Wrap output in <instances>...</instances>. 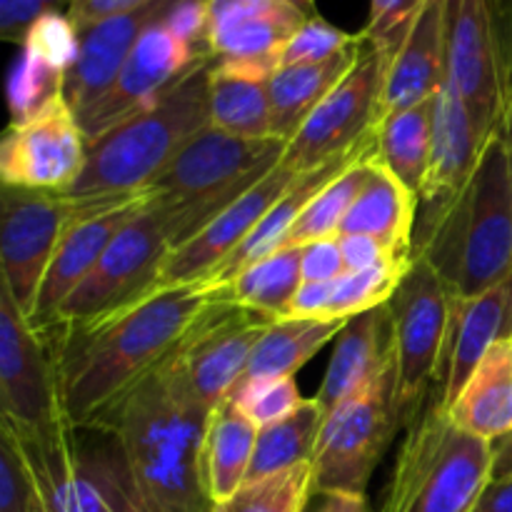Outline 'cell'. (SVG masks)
<instances>
[{
    "label": "cell",
    "instance_id": "1",
    "mask_svg": "<svg viewBox=\"0 0 512 512\" xmlns=\"http://www.w3.org/2000/svg\"><path fill=\"white\" fill-rule=\"evenodd\" d=\"M220 300L208 283L155 288L135 303L80 325L43 330L68 425H88L138 380L153 373Z\"/></svg>",
    "mask_w": 512,
    "mask_h": 512
},
{
    "label": "cell",
    "instance_id": "2",
    "mask_svg": "<svg viewBox=\"0 0 512 512\" xmlns=\"http://www.w3.org/2000/svg\"><path fill=\"white\" fill-rule=\"evenodd\" d=\"M210 413L168 363L125 390L93 423L115 435L148 512H208L203 438Z\"/></svg>",
    "mask_w": 512,
    "mask_h": 512
},
{
    "label": "cell",
    "instance_id": "3",
    "mask_svg": "<svg viewBox=\"0 0 512 512\" xmlns=\"http://www.w3.org/2000/svg\"><path fill=\"white\" fill-rule=\"evenodd\" d=\"M420 255L453 298H475L512 278V135L498 128L465 188L425 223Z\"/></svg>",
    "mask_w": 512,
    "mask_h": 512
},
{
    "label": "cell",
    "instance_id": "4",
    "mask_svg": "<svg viewBox=\"0 0 512 512\" xmlns=\"http://www.w3.org/2000/svg\"><path fill=\"white\" fill-rule=\"evenodd\" d=\"M210 68L213 55H205L153 103L90 140L83 173L65 195L108 198L148 190L183 145L210 125Z\"/></svg>",
    "mask_w": 512,
    "mask_h": 512
},
{
    "label": "cell",
    "instance_id": "5",
    "mask_svg": "<svg viewBox=\"0 0 512 512\" xmlns=\"http://www.w3.org/2000/svg\"><path fill=\"white\" fill-rule=\"evenodd\" d=\"M285 148V140L238 138L213 125L190 138L148 188L173 250L263 180L283 160Z\"/></svg>",
    "mask_w": 512,
    "mask_h": 512
},
{
    "label": "cell",
    "instance_id": "6",
    "mask_svg": "<svg viewBox=\"0 0 512 512\" xmlns=\"http://www.w3.org/2000/svg\"><path fill=\"white\" fill-rule=\"evenodd\" d=\"M493 480V443L430 400L410 423L380 512H470Z\"/></svg>",
    "mask_w": 512,
    "mask_h": 512
},
{
    "label": "cell",
    "instance_id": "7",
    "mask_svg": "<svg viewBox=\"0 0 512 512\" xmlns=\"http://www.w3.org/2000/svg\"><path fill=\"white\" fill-rule=\"evenodd\" d=\"M400 423L403 415L393 343L383 368L325 418L313 455L315 495H365Z\"/></svg>",
    "mask_w": 512,
    "mask_h": 512
},
{
    "label": "cell",
    "instance_id": "8",
    "mask_svg": "<svg viewBox=\"0 0 512 512\" xmlns=\"http://www.w3.org/2000/svg\"><path fill=\"white\" fill-rule=\"evenodd\" d=\"M115 198H123V195L70 198L65 193L5 188L3 185V218H0L3 288L8 290L25 318L30 320L33 315L40 285H43L50 260H53L65 230L75 220Z\"/></svg>",
    "mask_w": 512,
    "mask_h": 512
},
{
    "label": "cell",
    "instance_id": "9",
    "mask_svg": "<svg viewBox=\"0 0 512 512\" xmlns=\"http://www.w3.org/2000/svg\"><path fill=\"white\" fill-rule=\"evenodd\" d=\"M388 308L398 358L400 415L413 423L423 413L425 398L438 380L453 295L430 260L413 253V263L405 270Z\"/></svg>",
    "mask_w": 512,
    "mask_h": 512
},
{
    "label": "cell",
    "instance_id": "10",
    "mask_svg": "<svg viewBox=\"0 0 512 512\" xmlns=\"http://www.w3.org/2000/svg\"><path fill=\"white\" fill-rule=\"evenodd\" d=\"M170 253L173 243L163 215L158 205L148 200L145 208L120 230L88 278L70 293L48 328L90 323L140 300L158 288Z\"/></svg>",
    "mask_w": 512,
    "mask_h": 512
},
{
    "label": "cell",
    "instance_id": "11",
    "mask_svg": "<svg viewBox=\"0 0 512 512\" xmlns=\"http://www.w3.org/2000/svg\"><path fill=\"white\" fill-rule=\"evenodd\" d=\"M273 318L218 300L165 358L183 388L213 413L243 378L255 345Z\"/></svg>",
    "mask_w": 512,
    "mask_h": 512
},
{
    "label": "cell",
    "instance_id": "12",
    "mask_svg": "<svg viewBox=\"0 0 512 512\" xmlns=\"http://www.w3.org/2000/svg\"><path fill=\"white\" fill-rule=\"evenodd\" d=\"M445 80L468 105L483 138L505 128L508 85L495 0H448Z\"/></svg>",
    "mask_w": 512,
    "mask_h": 512
},
{
    "label": "cell",
    "instance_id": "13",
    "mask_svg": "<svg viewBox=\"0 0 512 512\" xmlns=\"http://www.w3.org/2000/svg\"><path fill=\"white\" fill-rule=\"evenodd\" d=\"M85 158L88 138L60 93L30 118L8 125L0 143V180L5 188L65 193L83 173Z\"/></svg>",
    "mask_w": 512,
    "mask_h": 512
},
{
    "label": "cell",
    "instance_id": "14",
    "mask_svg": "<svg viewBox=\"0 0 512 512\" xmlns=\"http://www.w3.org/2000/svg\"><path fill=\"white\" fill-rule=\"evenodd\" d=\"M385 68L388 63L383 55L370 43L365 45L358 65L300 125L285 148V163L300 175L313 173L338 155L355 150L368 135H373Z\"/></svg>",
    "mask_w": 512,
    "mask_h": 512
},
{
    "label": "cell",
    "instance_id": "15",
    "mask_svg": "<svg viewBox=\"0 0 512 512\" xmlns=\"http://www.w3.org/2000/svg\"><path fill=\"white\" fill-rule=\"evenodd\" d=\"M0 403L3 420L25 433H50L63 423L48 345L5 288L0 290Z\"/></svg>",
    "mask_w": 512,
    "mask_h": 512
},
{
    "label": "cell",
    "instance_id": "16",
    "mask_svg": "<svg viewBox=\"0 0 512 512\" xmlns=\"http://www.w3.org/2000/svg\"><path fill=\"white\" fill-rule=\"evenodd\" d=\"M205 55L195 53L188 43L178 38L165 25V15L155 20L138 38L128 60L120 68L115 83L105 90L103 98L78 115L85 138L95 140L110 128L153 103L165 88L188 73Z\"/></svg>",
    "mask_w": 512,
    "mask_h": 512
},
{
    "label": "cell",
    "instance_id": "17",
    "mask_svg": "<svg viewBox=\"0 0 512 512\" xmlns=\"http://www.w3.org/2000/svg\"><path fill=\"white\" fill-rule=\"evenodd\" d=\"M298 178V170L280 160L263 180L245 190L218 218L210 220L195 238H190L188 243L175 248L165 258L158 288H175V285L200 283V280L208 278L220 263H225L253 235V230L270 213V208L288 193V188Z\"/></svg>",
    "mask_w": 512,
    "mask_h": 512
},
{
    "label": "cell",
    "instance_id": "18",
    "mask_svg": "<svg viewBox=\"0 0 512 512\" xmlns=\"http://www.w3.org/2000/svg\"><path fill=\"white\" fill-rule=\"evenodd\" d=\"M150 200L148 190L135 195H123L110 203L100 205L93 213L83 215L65 230L58 250H55L50 268L40 285L38 303H35L30 325L35 330H45L55 320L58 310L70 298L75 288L90 275V270L98 265L105 250L110 248L120 230L145 208Z\"/></svg>",
    "mask_w": 512,
    "mask_h": 512
},
{
    "label": "cell",
    "instance_id": "19",
    "mask_svg": "<svg viewBox=\"0 0 512 512\" xmlns=\"http://www.w3.org/2000/svg\"><path fill=\"white\" fill-rule=\"evenodd\" d=\"M305 15L285 0H208V50L215 60L273 75Z\"/></svg>",
    "mask_w": 512,
    "mask_h": 512
},
{
    "label": "cell",
    "instance_id": "20",
    "mask_svg": "<svg viewBox=\"0 0 512 512\" xmlns=\"http://www.w3.org/2000/svg\"><path fill=\"white\" fill-rule=\"evenodd\" d=\"M512 335V278L475 298H453L433 400L448 410L493 343Z\"/></svg>",
    "mask_w": 512,
    "mask_h": 512
},
{
    "label": "cell",
    "instance_id": "21",
    "mask_svg": "<svg viewBox=\"0 0 512 512\" xmlns=\"http://www.w3.org/2000/svg\"><path fill=\"white\" fill-rule=\"evenodd\" d=\"M173 3L175 0H155L133 13L115 15V18L80 30L78 60L68 70L63 85V95L75 115L85 113L103 98L105 90L118 78L120 68L125 65L140 35L155 20L163 18Z\"/></svg>",
    "mask_w": 512,
    "mask_h": 512
},
{
    "label": "cell",
    "instance_id": "22",
    "mask_svg": "<svg viewBox=\"0 0 512 512\" xmlns=\"http://www.w3.org/2000/svg\"><path fill=\"white\" fill-rule=\"evenodd\" d=\"M485 140L488 138H483L478 130L468 105L445 80L443 88L433 95L430 163L423 190H420V205L428 210L430 218L465 188L478 165Z\"/></svg>",
    "mask_w": 512,
    "mask_h": 512
},
{
    "label": "cell",
    "instance_id": "23",
    "mask_svg": "<svg viewBox=\"0 0 512 512\" xmlns=\"http://www.w3.org/2000/svg\"><path fill=\"white\" fill-rule=\"evenodd\" d=\"M445 48H448V0H425L403 45L385 68L378 123L398 110L425 103L443 88Z\"/></svg>",
    "mask_w": 512,
    "mask_h": 512
},
{
    "label": "cell",
    "instance_id": "24",
    "mask_svg": "<svg viewBox=\"0 0 512 512\" xmlns=\"http://www.w3.org/2000/svg\"><path fill=\"white\" fill-rule=\"evenodd\" d=\"M390 350H393V318L388 305L350 318L335 338L328 373L315 395L325 413L335 410L355 390L363 388L383 368Z\"/></svg>",
    "mask_w": 512,
    "mask_h": 512
},
{
    "label": "cell",
    "instance_id": "25",
    "mask_svg": "<svg viewBox=\"0 0 512 512\" xmlns=\"http://www.w3.org/2000/svg\"><path fill=\"white\" fill-rule=\"evenodd\" d=\"M418 198L373 158L365 188L340 225L338 235H370L393 250L395 258H413V228Z\"/></svg>",
    "mask_w": 512,
    "mask_h": 512
},
{
    "label": "cell",
    "instance_id": "26",
    "mask_svg": "<svg viewBox=\"0 0 512 512\" xmlns=\"http://www.w3.org/2000/svg\"><path fill=\"white\" fill-rule=\"evenodd\" d=\"M448 415L455 425L488 443L512 435V335L493 343L448 405Z\"/></svg>",
    "mask_w": 512,
    "mask_h": 512
},
{
    "label": "cell",
    "instance_id": "27",
    "mask_svg": "<svg viewBox=\"0 0 512 512\" xmlns=\"http://www.w3.org/2000/svg\"><path fill=\"white\" fill-rule=\"evenodd\" d=\"M365 35V33H363ZM368 38L350 45L343 53L323 63L283 65L270 78V110H273V135L278 140L295 138L300 125L310 118L315 108L343 83L345 75L358 65Z\"/></svg>",
    "mask_w": 512,
    "mask_h": 512
},
{
    "label": "cell",
    "instance_id": "28",
    "mask_svg": "<svg viewBox=\"0 0 512 512\" xmlns=\"http://www.w3.org/2000/svg\"><path fill=\"white\" fill-rule=\"evenodd\" d=\"M258 430L230 398L210 413L203 438V475L213 505L225 503L248 480Z\"/></svg>",
    "mask_w": 512,
    "mask_h": 512
},
{
    "label": "cell",
    "instance_id": "29",
    "mask_svg": "<svg viewBox=\"0 0 512 512\" xmlns=\"http://www.w3.org/2000/svg\"><path fill=\"white\" fill-rule=\"evenodd\" d=\"M268 83V75L213 58L210 125L238 138H275Z\"/></svg>",
    "mask_w": 512,
    "mask_h": 512
},
{
    "label": "cell",
    "instance_id": "30",
    "mask_svg": "<svg viewBox=\"0 0 512 512\" xmlns=\"http://www.w3.org/2000/svg\"><path fill=\"white\" fill-rule=\"evenodd\" d=\"M348 320L335 318H278L255 345L243 378H295L300 368L335 340Z\"/></svg>",
    "mask_w": 512,
    "mask_h": 512
},
{
    "label": "cell",
    "instance_id": "31",
    "mask_svg": "<svg viewBox=\"0 0 512 512\" xmlns=\"http://www.w3.org/2000/svg\"><path fill=\"white\" fill-rule=\"evenodd\" d=\"M433 98L398 110L375 125V160L418 198L430 163Z\"/></svg>",
    "mask_w": 512,
    "mask_h": 512
},
{
    "label": "cell",
    "instance_id": "32",
    "mask_svg": "<svg viewBox=\"0 0 512 512\" xmlns=\"http://www.w3.org/2000/svg\"><path fill=\"white\" fill-rule=\"evenodd\" d=\"M300 263H303V248H280L278 253L248 265L230 283L213 285V288L220 290L223 303L255 310L273 320L285 318L290 300L303 285Z\"/></svg>",
    "mask_w": 512,
    "mask_h": 512
},
{
    "label": "cell",
    "instance_id": "33",
    "mask_svg": "<svg viewBox=\"0 0 512 512\" xmlns=\"http://www.w3.org/2000/svg\"><path fill=\"white\" fill-rule=\"evenodd\" d=\"M325 418L328 413L318 398H303L288 418L260 428L248 480L265 478L313 460Z\"/></svg>",
    "mask_w": 512,
    "mask_h": 512
},
{
    "label": "cell",
    "instance_id": "34",
    "mask_svg": "<svg viewBox=\"0 0 512 512\" xmlns=\"http://www.w3.org/2000/svg\"><path fill=\"white\" fill-rule=\"evenodd\" d=\"M373 158L375 153L358 158L310 200L308 208L295 220L293 230L285 240V248H303V245L318 243V240L338 238L340 225L348 218L360 190L368 183Z\"/></svg>",
    "mask_w": 512,
    "mask_h": 512
},
{
    "label": "cell",
    "instance_id": "35",
    "mask_svg": "<svg viewBox=\"0 0 512 512\" xmlns=\"http://www.w3.org/2000/svg\"><path fill=\"white\" fill-rule=\"evenodd\" d=\"M315 495L313 460L258 480H245L215 512H303Z\"/></svg>",
    "mask_w": 512,
    "mask_h": 512
},
{
    "label": "cell",
    "instance_id": "36",
    "mask_svg": "<svg viewBox=\"0 0 512 512\" xmlns=\"http://www.w3.org/2000/svg\"><path fill=\"white\" fill-rule=\"evenodd\" d=\"M410 263L413 258L368 270H345L340 278L330 283V318L350 320L355 315L388 305Z\"/></svg>",
    "mask_w": 512,
    "mask_h": 512
},
{
    "label": "cell",
    "instance_id": "37",
    "mask_svg": "<svg viewBox=\"0 0 512 512\" xmlns=\"http://www.w3.org/2000/svg\"><path fill=\"white\" fill-rule=\"evenodd\" d=\"M20 50L40 60L45 68L68 75V70L78 60L80 30L75 28L68 13L50 10V13H43L30 25L23 43H20Z\"/></svg>",
    "mask_w": 512,
    "mask_h": 512
},
{
    "label": "cell",
    "instance_id": "38",
    "mask_svg": "<svg viewBox=\"0 0 512 512\" xmlns=\"http://www.w3.org/2000/svg\"><path fill=\"white\" fill-rule=\"evenodd\" d=\"M228 398L258 428H265V425H273L278 420L288 418L303 403V395H300L295 378L238 380V385H235Z\"/></svg>",
    "mask_w": 512,
    "mask_h": 512
},
{
    "label": "cell",
    "instance_id": "39",
    "mask_svg": "<svg viewBox=\"0 0 512 512\" xmlns=\"http://www.w3.org/2000/svg\"><path fill=\"white\" fill-rule=\"evenodd\" d=\"M65 75L55 73V70L45 68L40 60L20 50L18 60H15L13 70L8 78V108H10V123L30 118L35 110L43 108L48 100L63 93Z\"/></svg>",
    "mask_w": 512,
    "mask_h": 512
},
{
    "label": "cell",
    "instance_id": "40",
    "mask_svg": "<svg viewBox=\"0 0 512 512\" xmlns=\"http://www.w3.org/2000/svg\"><path fill=\"white\" fill-rule=\"evenodd\" d=\"M40 498L33 470L15 440L13 428L3 420L0 433V512H38Z\"/></svg>",
    "mask_w": 512,
    "mask_h": 512
},
{
    "label": "cell",
    "instance_id": "41",
    "mask_svg": "<svg viewBox=\"0 0 512 512\" xmlns=\"http://www.w3.org/2000/svg\"><path fill=\"white\" fill-rule=\"evenodd\" d=\"M363 38V30L360 33H345V30L335 28L333 23H328L320 15H313V18H305V23L285 43L283 55H280V68L283 65L323 63V60H330L333 55L348 50L350 45L360 43Z\"/></svg>",
    "mask_w": 512,
    "mask_h": 512
},
{
    "label": "cell",
    "instance_id": "42",
    "mask_svg": "<svg viewBox=\"0 0 512 512\" xmlns=\"http://www.w3.org/2000/svg\"><path fill=\"white\" fill-rule=\"evenodd\" d=\"M423 5L425 0H370V18L363 33L385 63L398 53Z\"/></svg>",
    "mask_w": 512,
    "mask_h": 512
},
{
    "label": "cell",
    "instance_id": "43",
    "mask_svg": "<svg viewBox=\"0 0 512 512\" xmlns=\"http://www.w3.org/2000/svg\"><path fill=\"white\" fill-rule=\"evenodd\" d=\"M70 0H0V35L8 43H23L30 25L50 10H60V5Z\"/></svg>",
    "mask_w": 512,
    "mask_h": 512
},
{
    "label": "cell",
    "instance_id": "44",
    "mask_svg": "<svg viewBox=\"0 0 512 512\" xmlns=\"http://www.w3.org/2000/svg\"><path fill=\"white\" fill-rule=\"evenodd\" d=\"M343 273L345 260L338 238H325L318 243L303 245V263H300L303 283H330Z\"/></svg>",
    "mask_w": 512,
    "mask_h": 512
},
{
    "label": "cell",
    "instance_id": "45",
    "mask_svg": "<svg viewBox=\"0 0 512 512\" xmlns=\"http://www.w3.org/2000/svg\"><path fill=\"white\" fill-rule=\"evenodd\" d=\"M340 250H343L345 270H368L378 268V265L395 263L393 250L380 240L370 238V235H338Z\"/></svg>",
    "mask_w": 512,
    "mask_h": 512
},
{
    "label": "cell",
    "instance_id": "46",
    "mask_svg": "<svg viewBox=\"0 0 512 512\" xmlns=\"http://www.w3.org/2000/svg\"><path fill=\"white\" fill-rule=\"evenodd\" d=\"M155 3V0H70L68 3V18L78 30L90 28L95 23L115 18V15L133 13V10L145 8V5Z\"/></svg>",
    "mask_w": 512,
    "mask_h": 512
},
{
    "label": "cell",
    "instance_id": "47",
    "mask_svg": "<svg viewBox=\"0 0 512 512\" xmlns=\"http://www.w3.org/2000/svg\"><path fill=\"white\" fill-rule=\"evenodd\" d=\"M330 283L300 285L285 310V318H330Z\"/></svg>",
    "mask_w": 512,
    "mask_h": 512
},
{
    "label": "cell",
    "instance_id": "48",
    "mask_svg": "<svg viewBox=\"0 0 512 512\" xmlns=\"http://www.w3.org/2000/svg\"><path fill=\"white\" fill-rule=\"evenodd\" d=\"M470 512H512V478L490 480Z\"/></svg>",
    "mask_w": 512,
    "mask_h": 512
},
{
    "label": "cell",
    "instance_id": "49",
    "mask_svg": "<svg viewBox=\"0 0 512 512\" xmlns=\"http://www.w3.org/2000/svg\"><path fill=\"white\" fill-rule=\"evenodd\" d=\"M320 505L315 512H370L365 495H345V493H330L320 495Z\"/></svg>",
    "mask_w": 512,
    "mask_h": 512
},
{
    "label": "cell",
    "instance_id": "50",
    "mask_svg": "<svg viewBox=\"0 0 512 512\" xmlns=\"http://www.w3.org/2000/svg\"><path fill=\"white\" fill-rule=\"evenodd\" d=\"M512 478V435L493 443V480Z\"/></svg>",
    "mask_w": 512,
    "mask_h": 512
},
{
    "label": "cell",
    "instance_id": "51",
    "mask_svg": "<svg viewBox=\"0 0 512 512\" xmlns=\"http://www.w3.org/2000/svg\"><path fill=\"white\" fill-rule=\"evenodd\" d=\"M285 3L293 5L295 10H300L305 18H313V15H318V10H315V0H285Z\"/></svg>",
    "mask_w": 512,
    "mask_h": 512
},
{
    "label": "cell",
    "instance_id": "52",
    "mask_svg": "<svg viewBox=\"0 0 512 512\" xmlns=\"http://www.w3.org/2000/svg\"><path fill=\"white\" fill-rule=\"evenodd\" d=\"M208 512H215V505H213V508H210V510H208Z\"/></svg>",
    "mask_w": 512,
    "mask_h": 512
},
{
    "label": "cell",
    "instance_id": "53",
    "mask_svg": "<svg viewBox=\"0 0 512 512\" xmlns=\"http://www.w3.org/2000/svg\"><path fill=\"white\" fill-rule=\"evenodd\" d=\"M38 512H40V510H38Z\"/></svg>",
    "mask_w": 512,
    "mask_h": 512
}]
</instances>
